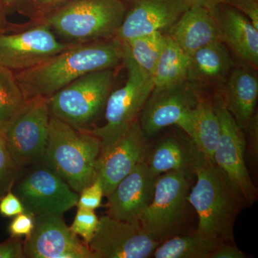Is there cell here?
<instances>
[{
  "label": "cell",
  "mask_w": 258,
  "mask_h": 258,
  "mask_svg": "<svg viewBox=\"0 0 258 258\" xmlns=\"http://www.w3.org/2000/svg\"><path fill=\"white\" fill-rule=\"evenodd\" d=\"M23 242L20 237H13L0 243V258H24Z\"/></svg>",
  "instance_id": "cell-35"
},
{
  "label": "cell",
  "mask_w": 258,
  "mask_h": 258,
  "mask_svg": "<svg viewBox=\"0 0 258 258\" xmlns=\"http://www.w3.org/2000/svg\"><path fill=\"white\" fill-rule=\"evenodd\" d=\"M169 30V36L189 57L208 44L222 41L217 20L205 8L191 7Z\"/></svg>",
  "instance_id": "cell-19"
},
{
  "label": "cell",
  "mask_w": 258,
  "mask_h": 258,
  "mask_svg": "<svg viewBox=\"0 0 258 258\" xmlns=\"http://www.w3.org/2000/svg\"><path fill=\"white\" fill-rule=\"evenodd\" d=\"M19 171L8 152L4 137L0 134V188L13 184Z\"/></svg>",
  "instance_id": "cell-31"
},
{
  "label": "cell",
  "mask_w": 258,
  "mask_h": 258,
  "mask_svg": "<svg viewBox=\"0 0 258 258\" xmlns=\"http://www.w3.org/2000/svg\"><path fill=\"white\" fill-rule=\"evenodd\" d=\"M7 15L8 14L5 11L3 1L0 0V35L7 33V32L15 31V30L21 28L22 26V25H17V24L10 23L7 20Z\"/></svg>",
  "instance_id": "cell-37"
},
{
  "label": "cell",
  "mask_w": 258,
  "mask_h": 258,
  "mask_svg": "<svg viewBox=\"0 0 258 258\" xmlns=\"http://www.w3.org/2000/svg\"><path fill=\"white\" fill-rule=\"evenodd\" d=\"M258 96V81L249 69H235L227 80L226 106L242 132H247L255 122L254 108Z\"/></svg>",
  "instance_id": "cell-20"
},
{
  "label": "cell",
  "mask_w": 258,
  "mask_h": 258,
  "mask_svg": "<svg viewBox=\"0 0 258 258\" xmlns=\"http://www.w3.org/2000/svg\"><path fill=\"white\" fill-rule=\"evenodd\" d=\"M158 176L145 161L138 164L107 197V215L139 223L142 213L152 203Z\"/></svg>",
  "instance_id": "cell-17"
},
{
  "label": "cell",
  "mask_w": 258,
  "mask_h": 258,
  "mask_svg": "<svg viewBox=\"0 0 258 258\" xmlns=\"http://www.w3.org/2000/svg\"><path fill=\"white\" fill-rule=\"evenodd\" d=\"M214 106L220 123V136L214 153V164L240 194L244 203L252 205L257 199V189L244 161V132L227 109L222 96L217 97Z\"/></svg>",
  "instance_id": "cell-9"
},
{
  "label": "cell",
  "mask_w": 258,
  "mask_h": 258,
  "mask_svg": "<svg viewBox=\"0 0 258 258\" xmlns=\"http://www.w3.org/2000/svg\"><path fill=\"white\" fill-rule=\"evenodd\" d=\"M123 60V45L113 37L72 44L31 69L15 73V76L27 99L48 98L81 76L114 69Z\"/></svg>",
  "instance_id": "cell-1"
},
{
  "label": "cell",
  "mask_w": 258,
  "mask_h": 258,
  "mask_svg": "<svg viewBox=\"0 0 258 258\" xmlns=\"http://www.w3.org/2000/svg\"><path fill=\"white\" fill-rule=\"evenodd\" d=\"M71 1L73 0H20L15 11L30 19L32 23L41 24L54 12Z\"/></svg>",
  "instance_id": "cell-28"
},
{
  "label": "cell",
  "mask_w": 258,
  "mask_h": 258,
  "mask_svg": "<svg viewBox=\"0 0 258 258\" xmlns=\"http://www.w3.org/2000/svg\"><path fill=\"white\" fill-rule=\"evenodd\" d=\"M125 10L123 0H73L42 23L67 43L109 40L115 37Z\"/></svg>",
  "instance_id": "cell-4"
},
{
  "label": "cell",
  "mask_w": 258,
  "mask_h": 258,
  "mask_svg": "<svg viewBox=\"0 0 258 258\" xmlns=\"http://www.w3.org/2000/svg\"><path fill=\"white\" fill-rule=\"evenodd\" d=\"M225 42L242 60L258 66V29L247 17L230 5H219L211 12Z\"/></svg>",
  "instance_id": "cell-18"
},
{
  "label": "cell",
  "mask_w": 258,
  "mask_h": 258,
  "mask_svg": "<svg viewBox=\"0 0 258 258\" xmlns=\"http://www.w3.org/2000/svg\"><path fill=\"white\" fill-rule=\"evenodd\" d=\"M35 225V217L27 212L16 215L8 227V232L13 237L25 236L28 237L31 234Z\"/></svg>",
  "instance_id": "cell-32"
},
{
  "label": "cell",
  "mask_w": 258,
  "mask_h": 258,
  "mask_svg": "<svg viewBox=\"0 0 258 258\" xmlns=\"http://www.w3.org/2000/svg\"><path fill=\"white\" fill-rule=\"evenodd\" d=\"M195 174L196 184L187 199L198 215L196 232L221 243L232 242L236 217L246 203L223 173L205 156Z\"/></svg>",
  "instance_id": "cell-2"
},
{
  "label": "cell",
  "mask_w": 258,
  "mask_h": 258,
  "mask_svg": "<svg viewBox=\"0 0 258 258\" xmlns=\"http://www.w3.org/2000/svg\"><path fill=\"white\" fill-rule=\"evenodd\" d=\"M189 176L169 171L158 176L152 203L139 220L142 230L159 242L177 235L188 214Z\"/></svg>",
  "instance_id": "cell-7"
},
{
  "label": "cell",
  "mask_w": 258,
  "mask_h": 258,
  "mask_svg": "<svg viewBox=\"0 0 258 258\" xmlns=\"http://www.w3.org/2000/svg\"><path fill=\"white\" fill-rule=\"evenodd\" d=\"M60 42L45 24H22L15 31L0 35V66L14 73L37 66L71 46Z\"/></svg>",
  "instance_id": "cell-10"
},
{
  "label": "cell",
  "mask_w": 258,
  "mask_h": 258,
  "mask_svg": "<svg viewBox=\"0 0 258 258\" xmlns=\"http://www.w3.org/2000/svg\"><path fill=\"white\" fill-rule=\"evenodd\" d=\"M148 152L147 138L139 120L111 147L101 151L96 162V176L101 180L104 196H109L123 178L145 161Z\"/></svg>",
  "instance_id": "cell-15"
},
{
  "label": "cell",
  "mask_w": 258,
  "mask_h": 258,
  "mask_svg": "<svg viewBox=\"0 0 258 258\" xmlns=\"http://www.w3.org/2000/svg\"><path fill=\"white\" fill-rule=\"evenodd\" d=\"M23 249L29 258H96L89 246L57 215L35 217L33 230L26 237Z\"/></svg>",
  "instance_id": "cell-14"
},
{
  "label": "cell",
  "mask_w": 258,
  "mask_h": 258,
  "mask_svg": "<svg viewBox=\"0 0 258 258\" xmlns=\"http://www.w3.org/2000/svg\"><path fill=\"white\" fill-rule=\"evenodd\" d=\"M50 118L47 98L34 97L27 101L3 134L8 152L19 170L41 162L46 149Z\"/></svg>",
  "instance_id": "cell-8"
},
{
  "label": "cell",
  "mask_w": 258,
  "mask_h": 258,
  "mask_svg": "<svg viewBox=\"0 0 258 258\" xmlns=\"http://www.w3.org/2000/svg\"><path fill=\"white\" fill-rule=\"evenodd\" d=\"M221 242L195 232L163 241L154 250L155 258H210Z\"/></svg>",
  "instance_id": "cell-25"
},
{
  "label": "cell",
  "mask_w": 258,
  "mask_h": 258,
  "mask_svg": "<svg viewBox=\"0 0 258 258\" xmlns=\"http://www.w3.org/2000/svg\"><path fill=\"white\" fill-rule=\"evenodd\" d=\"M2 1H3V4L4 5L7 14H9L12 12L16 10L17 6H18L20 0H2Z\"/></svg>",
  "instance_id": "cell-39"
},
{
  "label": "cell",
  "mask_w": 258,
  "mask_h": 258,
  "mask_svg": "<svg viewBox=\"0 0 258 258\" xmlns=\"http://www.w3.org/2000/svg\"><path fill=\"white\" fill-rule=\"evenodd\" d=\"M123 1L126 10L115 36L121 43L152 32L170 29L190 8L185 0Z\"/></svg>",
  "instance_id": "cell-16"
},
{
  "label": "cell",
  "mask_w": 258,
  "mask_h": 258,
  "mask_svg": "<svg viewBox=\"0 0 258 258\" xmlns=\"http://www.w3.org/2000/svg\"><path fill=\"white\" fill-rule=\"evenodd\" d=\"M245 255L235 245L224 242L219 244L210 258H244Z\"/></svg>",
  "instance_id": "cell-36"
},
{
  "label": "cell",
  "mask_w": 258,
  "mask_h": 258,
  "mask_svg": "<svg viewBox=\"0 0 258 258\" xmlns=\"http://www.w3.org/2000/svg\"><path fill=\"white\" fill-rule=\"evenodd\" d=\"M220 136V123L214 104L199 101L192 109L189 139L199 151L213 162V156Z\"/></svg>",
  "instance_id": "cell-24"
},
{
  "label": "cell",
  "mask_w": 258,
  "mask_h": 258,
  "mask_svg": "<svg viewBox=\"0 0 258 258\" xmlns=\"http://www.w3.org/2000/svg\"><path fill=\"white\" fill-rule=\"evenodd\" d=\"M160 242L146 233L139 223L122 221L105 215L88 246L96 258L152 257Z\"/></svg>",
  "instance_id": "cell-13"
},
{
  "label": "cell",
  "mask_w": 258,
  "mask_h": 258,
  "mask_svg": "<svg viewBox=\"0 0 258 258\" xmlns=\"http://www.w3.org/2000/svg\"><path fill=\"white\" fill-rule=\"evenodd\" d=\"M190 57L171 37L165 43L152 75L154 89L175 87L187 82Z\"/></svg>",
  "instance_id": "cell-23"
},
{
  "label": "cell",
  "mask_w": 258,
  "mask_h": 258,
  "mask_svg": "<svg viewBox=\"0 0 258 258\" xmlns=\"http://www.w3.org/2000/svg\"><path fill=\"white\" fill-rule=\"evenodd\" d=\"M100 139L86 128H76L51 115L42 162L55 171L76 192L96 178Z\"/></svg>",
  "instance_id": "cell-3"
},
{
  "label": "cell",
  "mask_w": 258,
  "mask_h": 258,
  "mask_svg": "<svg viewBox=\"0 0 258 258\" xmlns=\"http://www.w3.org/2000/svg\"><path fill=\"white\" fill-rule=\"evenodd\" d=\"M25 212L20 198L11 191L0 200V214L5 217H13Z\"/></svg>",
  "instance_id": "cell-33"
},
{
  "label": "cell",
  "mask_w": 258,
  "mask_h": 258,
  "mask_svg": "<svg viewBox=\"0 0 258 258\" xmlns=\"http://www.w3.org/2000/svg\"><path fill=\"white\" fill-rule=\"evenodd\" d=\"M166 36L161 32H154L136 37L122 45L145 74L152 78L153 73L165 43Z\"/></svg>",
  "instance_id": "cell-27"
},
{
  "label": "cell",
  "mask_w": 258,
  "mask_h": 258,
  "mask_svg": "<svg viewBox=\"0 0 258 258\" xmlns=\"http://www.w3.org/2000/svg\"><path fill=\"white\" fill-rule=\"evenodd\" d=\"M98 222L99 219L93 210L78 208L70 230L75 235L82 237L83 242L88 245L95 235Z\"/></svg>",
  "instance_id": "cell-29"
},
{
  "label": "cell",
  "mask_w": 258,
  "mask_h": 258,
  "mask_svg": "<svg viewBox=\"0 0 258 258\" xmlns=\"http://www.w3.org/2000/svg\"><path fill=\"white\" fill-rule=\"evenodd\" d=\"M28 101L15 73L0 66V134L4 133Z\"/></svg>",
  "instance_id": "cell-26"
},
{
  "label": "cell",
  "mask_w": 258,
  "mask_h": 258,
  "mask_svg": "<svg viewBox=\"0 0 258 258\" xmlns=\"http://www.w3.org/2000/svg\"><path fill=\"white\" fill-rule=\"evenodd\" d=\"M123 62L126 68L127 79L122 87L111 91L105 107L106 123L101 127L87 129L101 141V151L114 143L138 119L154 86L152 78L145 74L123 47Z\"/></svg>",
  "instance_id": "cell-5"
},
{
  "label": "cell",
  "mask_w": 258,
  "mask_h": 258,
  "mask_svg": "<svg viewBox=\"0 0 258 258\" xmlns=\"http://www.w3.org/2000/svg\"><path fill=\"white\" fill-rule=\"evenodd\" d=\"M113 69L81 76L47 98L50 114L76 128L95 119L112 91Z\"/></svg>",
  "instance_id": "cell-6"
},
{
  "label": "cell",
  "mask_w": 258,
  "mask_h": 258,
  "mask_svg": "<svg viewBox=\"0 0 258 258\" xmlns=\"http://www.w3.org/2000/svg\"><path fill=\"white\" fill-rule=\"evenodd\" d=\"M233 66L230 54L222 41L208 44L190 56L187 83L204 87L221 82Z\"/></svg>",
  "instance_id": "cell-22"
},
{
  "label": "cell",
  "mask_w": 258,
  "mask_h": 258,
  "mask_svg": "<svg viewBox=\"0 0 258 258\" xmlns=\"http://www.w3.org/2000/svg\"><path fill=\"white\" fill-rule=\"evenodd\" d=\"M188 5L191 7L205 8L212 12L219 5L225 3V0H185Z\"/></svg>",
  "instance_id": "cell-38"
},
{
  "label": "cell",
  "mask_w": 258,
  "mask_h": 258,
  "mask_svg": "<svg viewBox=\"0 0 258 258\" xmlns=\"http://www.w3.org/2000/svg\"><path fill=\"white\" fill-rule=\"evenodd\" d=\"M33 168L20 180L15 195L25 212L34 217L61 215L77 205L79 195L71 189L55 171L43 162Z\"/></svg>",
  "instance_id": "cell-11"
},
{
  "label": "cell",
  "mask_w": 258,
  "mask_h": 258,
  "mask_svg": "<svg viewBox=\"0 0 258 258\" xmlns=\"http://www.w3.org/2000/svg\"><path fill=\"white\" fill-rule=\"evenodd\" d=\"M103 196L104 193L101 180L96 176L92 184L88 185L80 191L76 206L78 208L95 211L101 206Z\"/></svg>",
  "instance_id": "cell-30"
},
{
  "label": "cell",
  "mask_w": 258,
  "mask_h": 258,
  "mask_svg": "<svg viewBox=\"0 0 258 258\" xmlns=\"http://www.w3.org/2000/svg\"><path fill=\"white\" fill-rule=\"evenodd\" d=\"M225 3L247 17L254 26L258 29L257 0H225Z\"/></svg>",
  "instance_id": "cell-34"
},
{
  "label": "cell",
  "mask_w": 258,
  "mask_h": 258,
  "mask_svg": "<svg viewBox=\"0 0 258 258\" xmlns=\"http://www.w3.org/2000/svg\"><path fill=\"white\" fill-rule=\"evenodd\" d=\"M195 103L187 82L162 90H153L139 122L146 138H150L162 129L177 125L190 137Z\"/></svg>",
  "instance_id": "cell-12"
},
{
  "label": "cell",
  "mask_w": 258,
  "mask_h": 258,
  "mask_svg": "<svg viewBox=\"0 0 258 258\" xmlns=\"http://www.w3.org/2000/svg\"><path fill=\"white\" fill-rule=\"evenodd\" d=\"M203 156L191 139L186 142L170 137L163 139L148 152L145 162L158 176L169 171H179L190 176L195 174V168Z\"/></svg>",
  "instance_id": "cell-21"
}]
</instances>
